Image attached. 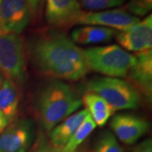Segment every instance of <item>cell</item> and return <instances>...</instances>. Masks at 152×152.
<instances>
[{"label": "cell", "mask_w": 152, "mask_h": 152, "mask_svg": "<svg viewBox=\"0 0 152 152\" xmlns=\"http://www.w3.org/2000/svg\"><path fill=\"white\" fill-rule=\"evenodd\" d=\"M82 101L73 88L61 80L48 83L40 93L37 109L42 125L51 131L81 107Z\"/></svg>", "instance_id": "2"}, {"label": "cell", "mask_w": 152, "mask_h": 152, "mask_svg": "<svg viewBox=\"0 0 152 152\" xmlns=\"http://www.w3.org/2000/svg\"><path fill=\"white\" fill-rule=\"evenodd\" d=\"M152 0H130L127 10L134 16H145L151 10Z\"/></svg>", "instance_id": "20"}, {"label": "cell", "mask_w": 152, "mask_h": 152, "mask_svg": "<svg viewBox=\"0 0 152 152\" xmlns=\"http://www.w3.org/2000/svg\"><path fill=\"white\" fill-rule=\"evenodd\" d=\"M87 114L88 113L86 109L80 110L56 125L51 130L50 143L57 147L64 146L86 118Z\"/></svg>", "instance_id": "13"}, {"label": "cell", "mask_w": 152, "mask_h": 152, "mask_svg": "<svg viewBox=\"0 0 152 152\" xmlns=\"http://www.w3.org/2000/svg\"><path fill=\"white\" fill-rule=\"evenodd\" d=\"M33 125L29 120H14L0 134V152H26L33 140Z\"/></svg>", "instance_id": "9"}, {"label": "cell", "mask_w": 152, "mask_h": 152, "mask_svg": "<svg viewBox=\"0 0 152 152\" xmlns=\"http://www.w3.org/2000/svg\"><path fill=\"white\" fill-rule=\"evenodd\" d=\"M81 13L78 0H47L46 19L53 26L64 27L76 24Z\"/></svg>", "instance_id": "11"}, {"label": "cell", "mask_w": 152, "mask_h": 152, "mask_svg": "<svg viewBox=\"0 0 152 152\" xmlns=\"http://www.w3.org/2000/svg\"><path fill=\"white\" fill-rule=\"evenodd\" d=\"M140 20L139 17L131 15L128 11L121 9H115L96 12H82L76 24L124 31Z\"/></svg>", "instance_id": "7"}, {"label": "cell", "mask_w": 152, "mask_h": 152, "mask_svg": "<svg viewBox=\"0 0 152 152\" xmlns=\"http://www.w3.org/2000/svg\"><path fill=\"white\" fill-rule=\"evenodd\" d=\"M110 126L120 141L134 145L149 130V122L133 114H118L111 120Z\"/></svg>", "instance_id": "10"}, {"label": "cell", "mask_w": 152, "mask_h": 152, "mask_svg": "<svg viewBox=\"0 0 152 152\" xmlns=\"http://www.w3.org/2000/svg\"><path fill=\"white\" fill-rule=\"evenodd\" d=\"M96 124L93 121L89 114H87L86 118L82 122V124L77 129L74 135L71 137L69 142L63 147L64 152H75L78 147L86 140L92 131L96 129Z\"/></svg>", "instance_id": "17"}, {"label": "cell", "mask_w": 152, "mask_h": 152, "mask_svg": "<svg viewBox=\"0 0 152 152\" xmlns=\"http://www.w3.org/2000/svg\"><path fill=\"white\" fill-rule=\"evenodd\" d=\"M133 152H152L151 139H146L139 143L134 149Z\"/></svg>", "instance_id": "22"}, {"label": "cell", "mask_w": 152, "mask_h": 152, "mask_svg": "<svg viewBox=\"0 0 152 152\" xmlns=\"http://www.w3.org/2000/svg\"><path fill=\"white\" fill-rule=\"evenodd\" d=\"M135 63L129 72V77L137 91L148 99L152 96V50L136 53Z\"/></svg>", "instance_id": "12"}, {"label": "cell", "mask_w": 152, "mask_h": 152, "mask_svg": "<svg viewBox=\"0 0 152 152\" xmlns=\"http://www.w3.org/2000/svg\"><path fill=\"white\" fill-rule=\"evenodd\" d=\"M87 91L96 94L110 105L113 112L137 108L140 103V93L129 82L119 78L98 77L87 84Z\"/></svg>", "instance_id": "4"}, {"label": "cell", "mask_w": 152, "mask_h": 152, "mask_svg": "<svg viewBox=\"0 0 152 152\" xmlns=\"http://www.w3.org/2000/svg\"><path fill=\"white\" fill-rule=\"evenodd\" d=\"M116 31L110 28L85 26L74 29L71 32V39L75 43L81 45L106 43L115 37Z\"/></svg>", "instance_id": "14"}, {"label": "cell", "mask_w": 152, "mask_h": 152, "mask_svg": "<svg viewBox=\"0 0 152 152\" xmlns=\"http://www.w3.org/2000/svg\"><path fill=\"white\" fill-rule=\"evenodd\" d=\"M8 121L6 120L4 116L0 112V134L5 129V128L8 126Z\"/></svg>", "instance_id": "24"}, {"label": "cell", "mask_w": 152, "mask_h": 152, "mask_svg": "<svg viewBox=\"0 0 152 152\" xmlns=\"http://www.w3.org/2000/svg\"><path fill=\"white\" fill-rule=\"evenodd\" d=\"M4 76L2 75L1 74H0V88L2 86V85H3V82H4Z\"/></svg>", "instance_id": "25"}, {"label": "cell", "mask_w": 152, "mask_h": 152, "mask_svg": "<svg viewBox=\"0 0 152 152\" xmlns=\"http://www.w3.org/2000/svg\"><path fill=\"white\" fill-rule=\"evenodd\" d=\"M116 40L127 52L140 53L151 49L152 15H150L124 31H116Z\"/></svg>", "instance_id": "8"}, {"label": "cell", "mask_w": 152, "mask_h": 152, "mask_svg": "<svg viewBox=\"0 0 152 152\" xmlns=\"http://www.w3.org/2000/svg\"><path fill=\"white\" fill-rule=\"evenodd\" d=\"M94 152H124V150L116 137L112 133L107 132L98 140Z\"/></svg>", "instance_id": "18"}, {"label": "cell", "mask_w": 152, "mask_h": 152, "mask_svg": "<svg viewBox=\"0 0 152 152\" xmlns=\"http://www.w3.org/2000/svg\"><path fill=\"white\" fill-rule=\"evenodd\" d=\"M90 70L112 78L128 75L135 63V57L118 45H107L84 49Z\"/></svg>", "instance_id": "3"}, {"label": "cell", "mask_w": 152, "mask_h": 152, "mask_svg": "<svg viewBox=\"0 0 152 152\" xmlns=\"http://www.w3.org/2000/svg\"><path fill=\"white\" fill-rule=\"evenodd\" d=\"M26 73L24 42L15 34L0 31V74L13 82H22Z\"/></svg>", "instance_id": "5"}, {"label": "cell", "mask_w": 152, "mask_h": 152, "mask_svg": "<svg viewBox=\"0 0 152 152\" xmlns=\"http://www.w3.org/2000/svg\"><path fill=\"white\" fill-rule=\"evenodd\" d=\"M33 152H64L63 147H57L52 145L51 143L42 141L39 142L37 146Z\"/></svg>", "instance_id": "21"}, {"label": "cell", "mask_w": 152, "mask_h": 152, "mask_svg": "<svg viewBox=\"0 0 152 152\" xmlns=\"http://www.w3.org/2000/svg\"><path fill=\"white\" fill-rule=\"evenodd\" d=\"M31 11H37L39 9L40 5L44 2V0H27Z\"/></svg>", "instance_id": "23"}, {"label": "cell", "mask_w": 152, "mask_h": 152, "mask_svg": "<svg viewBox=\"0 0 152 152\" xmlns=\"http://www.w3.org/2000/svg\"><path fill=\"white\" fill-rule=\"evenodd\" d=\"M126 0H80V4L88 11L104 10L122 5Z\"/></svg>", "instance_id": "19"}, {"label": "cell", "mask_w": 152, "mask_h": 152, "mask_svg": "<svg viewBox=\"0 0 152 152\" xmlns=\"http://www.w3.org/2000/svg\"><path fill=\"white\" fill-rule=\"evenodd\" d=\"M19 92L15 82L4 78L0 88V112L4 116L8 124L15 119L19 107Z\"/></svg>", "instance_id": "16"}, {"label": "cell", "mask_w": 152, "mask_h": 152, "mask_svg": "<svg viewBox=\"0 0 152 152\" xmlns=\"http://www.w3.org/2000/svg\"><path fill=\"white\" fill-rule=\"evenodd\" d=\"M31 13L27 0H0V31L21 33L31 21Z\"/></svg>", "instance_id": "6"}, {"label": "cell", "mask_w": 152, "mask_h": 152, "mask_svg": "<svg viewBox=\"0 0 152 152\" xmlns=\"http://www.w3.org/2000/svg\"><path fill=\"white\" fill-rule=\"evenodd\" d=\"M33 62L45 75L64 80H79L90 71L83 49L65 34L50 31L33 42Z\"/></svg>", "instance_id": "1"}, {"label": "cell", "mask_w": 152, "mask_h": 152, "mask_svg": "<svg viewBox=\"0 0 152 152\" xmlns=\"http://www.w3.org/2000/svg\"><path fill=\"white\" fill-rule=\"evenodd\" d=\"M82 104L86 106V110L96 126L102 127L107 123L113 110L103 98L96 94L87 91L82 98Z\"/></svg>", "instance_id": "15"}]
</instances>
